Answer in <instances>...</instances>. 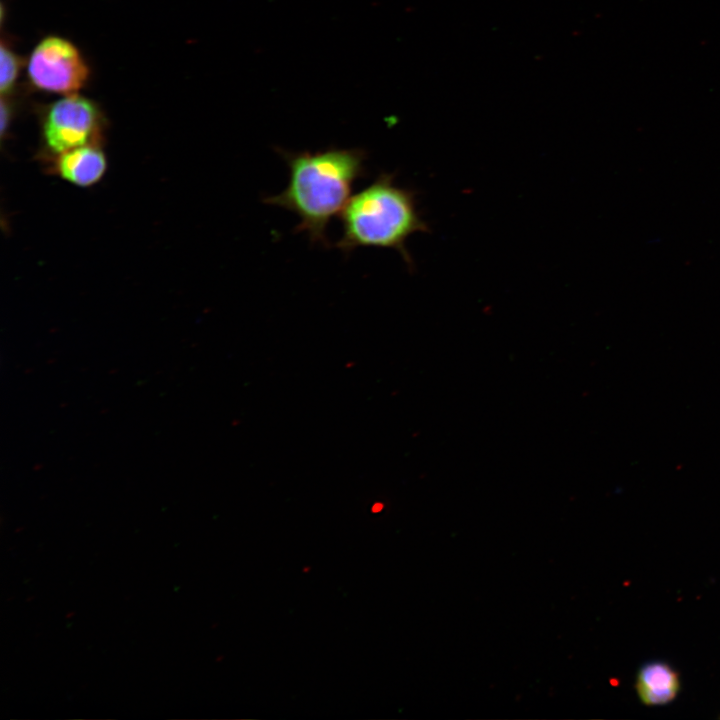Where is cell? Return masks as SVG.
Returning <instances> with one entry per match:
<instances>
[{
	"label": "cell",
	"mask_w": 720,
	"mask_h": 720,
	"mask_svg": "<svg viewBox=\"0 0 720 720\" xmlns=\"http://www.w3.org/2000/svg\"><path fill=\"white\" fill-rule=\"evenodd\" d=\"M278 152L288 165V184L263 202L296 214L300 221L295 231L307 234L313 244L329 247L327 228L348 202L354 184L366 175V151L330 147Z\"/></svg>",
	"instance_id": "6da1fadb"
},
{
	"label": "cell",
	"mask_w": 720,
	"mask_h": 720,
	"mask_svg": "<svg viewBox=\"0 0 720 720\" xmlns=\"http://www.w3.org/2000/svg\"><path fill=\"white\" fill-rule=\"evenodd\" d=\"M416 196V191L398 185L394 174L380 173L341 211L342 236L336 247L346 254L359 247L394 249L413 270L406 241L417 232L430 231Z\"/></svg>",
	"instance_id": "7a4b0ae2"
},
{
	"label": "cell",
	"mask_w": 720,
	"mask_h": 720,
	"mask_svg": "<svg viewBox=\"0 0 720 720\" xmlns=\"http://www.w3.org/2000/svg\"><path fill=\"white\" fill-rule=\"evenodd\" d=\"M90 70L80 50L59 36L43 38L27 61L33 87L56 94H76L88 81Z\"/></svg>",
	"instance_id": "3957f363"
},
{
	"label": "cell",
	"mask_w": 720,
	"mask_h": 720,
	"mask_svg": "<svg viewBox=\"0 0 720 720\" xmlns=\"http://www.w3.org/2000/svg\"><path fill=\"white\" fill-rule=\"evenodd\" d=\"M101 114L91 100L77 94L65 95L52 103L43 118V137L51 152H63L90 145L101 128Z\"/></svg>",
	"instance_id": "277c9868"
},
{
	"label": "cell",
	"mask_w": 720,
	"mask_h": 720,
	"mask_svg": "<svg viewBox=\"0 0 720 720\" xmlns=\"http://www.w3.org/2000/svg\"><path fill=\"white\" fill-rule=\"evenodd\" d=\"M635 687L645 705H664L677 696L680 689L679 675L664 661L648 662L639 669Z\"/></svg>",
	"instance_id": "5b68a950"
},
{
	"label": "cell",
	"mask_w": 720,
	"mask_h": 720,
	"mask_svg": "<svg viewBox=\"0 0 720 720\" xmlns=\"http://www.w3.org/2000/svg\"><path fill=\"white\" fill-rule=\"evenodd\" d=\"M57 170L67 181L78 186H90L103 176L106 158L95 146L78 147L59 155Z\"/></svg>",
	"instance_id": "8992f818"
},
{
	"label": "cell",
	"mask_w": 720,
	"mask_h": 720,
	"mask_svg": "<svg viewBox=\"0 0 720 720\" xmlns=\"http://www.w3.org/2000/svg\"><path fill=\"white\" fill-rule=\"evenodd\" d=\"M0 89L2 96L8 94L18 78L22 61L20 57L4 43L1 44Z\"/></svg>",
	"instance_id": "52a82bcc"
}]
</instances>
